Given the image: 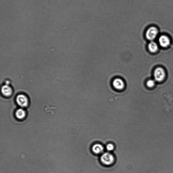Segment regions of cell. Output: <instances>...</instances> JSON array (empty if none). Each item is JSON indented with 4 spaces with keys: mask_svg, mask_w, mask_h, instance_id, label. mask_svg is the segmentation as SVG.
Listing matches in <instances>:
<instances>
[{
    "mask_svg": "<svg viewBox=\"0 0 173 173\" xmlns=\"http://www.w3.org/2000/svg\"><path fill=\"white\" fill-rule=\"evenodd\" d=\"M100 159L102 164L107 166L112 165L115 161L114 156L108 152L103 154L101 156Z\"/></svg>",
    "mask_w": 173,
    "mask_h": 173,
    "instance_id": "1",
    "label": "cell"
},
{
    "mask_svg": "<svg viewBox=\"0 0 173 173\" xmlns=\"http://www.w3.org/2000/svg\"><path fill=\"white\" fill-rule=\"evenodd\" d=\"M158 34V30L157 28L154 26L150 27L146 31V37L147 40L152 41L155 39Z\"/></svg>",
    "mask_w": 173,
    "mask_h": 173,
    "instance_id": "2",
    "label": "cell"
},
{
    "mask_svg": "<svg viewBox=\"0 0 173 173\" xmlns=\"http://www.w3.org/2000/svg\"><path fill=\"white\" fill-rule=\"evenodd\" d=\"M166 73L165 70L161 67H158L154 72V77L156 81L161 82L165 79Z\"/></svg>",
    "mask_w": 173,
    "mask_h": 173,
    "instance_id": "3",
    "label": "cell"
},
{
    "mask_svg": "<svg viewBox=\"0 0 173 173\" xmlns=\"http://www.w3.org/2000/svg\"><path fill=\"white\" fill-rule=\"evenodd\" d=\"M112 84L113 87L117 90H122L125 87V82L120 78H116L114 79L113 80Z\"/></svg>",
    "mask_w": 173,
    "mask_h": 173,
    "instance_id": "4",
    "label": "cell"
},
{
    "mask_svg": "<svg viewBox=\"0 0 173 173\" xmlns=\"http://www.w3.org/2000/svg\"><path fill=\"white\" fill-rule=\"evenodd\" d=\"M16 102L19 106L24 107L28 106V99L23 94H20L17 97Z\"/></svg>",
    "mask_w": 173,
    "mask_h": 173,
    "instance_id": "5",
    "label": "cell"
},
{
    "mask_svg": "<svg viewBox=\"0 0 173 173\" xmlns=\"http://www.w3.org/2000/svg\"><path fill=\"white\" fill-rule=\"evenodd\" d=\"M158 42L160 46L164 48L169 46L170 43V38L165 35H163L160 37L158 39Z\"/></svg>",
    "mask_w": 173,
    "mask_h": 173,
    "instance_id": "6",
    "label": "cell"
},
{
    "mask_svg": "<svg viewBox=\"0 0 173 173\" xmlns=\"http://www.w3.org/2000/svg\"><path fill=\"white\" fill-rule=\"evenodd\" d=\"M104 151V147L101 144L97 143L95 144L92 147V151L95 154H100Z\"/></svg>",
    "mask_w": 173,
    "mask_h": 173,
    "instance_id": "7",
    "label": "cell"
},
{
    "mask_svg": "<svg viewBox=\"0 0 173 173\" xmlns=\"http://www.w3.org/2000/svg\"><path fill=\"white\" fill-rule=\"evenodd\" d=\"M2 93L6 96L11 95L12 92V89L10 86L8 85H4L1 88Z\"/></svg>",
    "mask_w": 173,
    "mask_h": 173,
    "instance_id": "8",
    "label": "cell"
},
{
    "mask_svg": "<svg viewBox=\"0 0 173 173\" xmlns=\"http://www.w3.org/2000/svg\"><path fill=\"white\" fill-rule=\"evenodd\" d=\"M148 48L150 52L155 53L157 52L158 50V45L156 42H152L148 45Z\"/></svg>",
    "mask_w": 173,
    "mask_h": 173,
    "instance_id": "9",
    "label": "cell"
},
{
    "mask_svg": "<svg viewBox=\"0 0 173 173\" xmlns=\"http://www.w3.org/2000/svg\"><path fill=\"white\" fill-rule=\"evenodd\" d=\"M15 115L17 118L19 119H22L26 116V112L22 109H18L16 111Z\"/></svg>",
    "mask_w": 173,
    "mask_h": 173,
    "instance_id": "10",
    "label": "cell"
},
{
    "mask_svg": "<svg viewBox=\"0 0 173 173\" xmlns=\"http://www.w3.org/2000/svg\"><path fill=\"white\" fill-rule=\"evenodd\" d=\"M155 85V82L152 80H148L147 83V86L150 88L153 87Z\"/></svg>",
    "mask_w": 173,
    "mask_h": 173,
    "instance_id": "11",
    "label": "cell"
},
{
    "mask_svg": "<svg viewBox=\"0 0 173 173\" xmlns=\"http://www.w3.org/2000/svg\"><path fill=\"white\" fill-rule=\"evenodd\" d=\"M114 149V145L112 143H109L106 146V149L108 151H112Z\"/></svg>",
    "mask_w": 173,
    "mask_h": 173,
    "instance_id": "12",
    "label": "cell"
}]
</instances>
